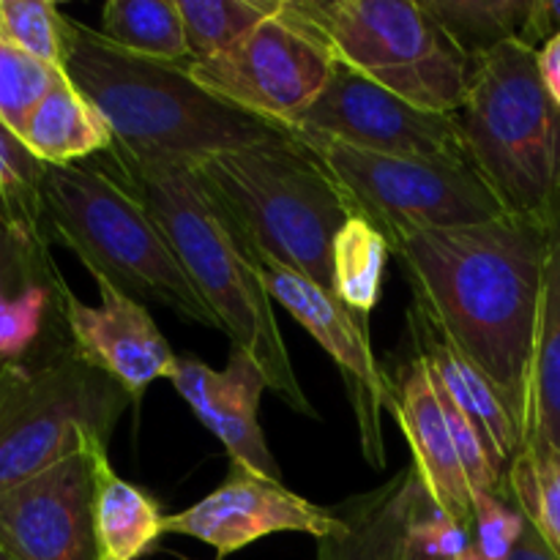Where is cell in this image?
Listing matches in <instances>:
<instances>
[{"mask_svg":"<svg viewBox=\"0 0 560 560\" xmlns=\"http://www.w3.org/2000/svg\"><path fill=\"white\" fill-rule=\"evenodd\" d=\"M60 80L63 71L0 38V120L16 137H22L33 109Z\"/></svg>","mask_w":560,"mask_h":560,"instance_id":"cell-29","label":"cell"},{"mask_svg":"<svg viewBox=\"0 0 560 560\" xmlns=\"http://www.w3.org/2000/svg\"><path fill=\"white\" fill-rule=\"evenodd\" d=\"M408 328L416 348L413 355L424 364L432 386L443 397L452 399L457 408H463V413L479 430L485 446L490 448L495 465L506 474L512 459L523 448L525 435L498 388L468 355L459 353L457 345L441 331V326L432 320L430 312L413 295H410L408 306Z\"/></svg>","mask_w":560,"mask_h":560,"instance_id":"cell-18","label":"cell"},{"mask_svg":"<svg viewBox=\"0 0 560 560\" xmlns=\"http://www.w3.org/2000/svg\"><path fill=\"white\" fill-rule=\"evenodd\" d=\"M98 33L140 58L164 63L191 60L178 0H109L102 9Z\"/></svg>","mask_w":560,"mask_h":560,"instance_id":"cell-23","label":"cell"},{"mask_svg":"<svg viewBox=\"0 0 560 560\" xmlns=\"http://www.w3.org/2000/svg\"><path fill=\"white\" fill-rule=\"evenodd\" d=\"M337 58L320 33L282 0L279 14L262 22L228 52L191 60L186 71L222 102L277 124H299L326 91Z\"/></svg>","mask_w":560,"mask_h":560,"instance_id":"cell-10","label":"cell"},{"mask_svg":"<svg viewBox=\"0 0 560 560\" xmlns=\"http://www.w3.org/2000/svg\"><path fill=\"white\" fill-rule=\"evenodd\" d=\"M60 71L107 120L113 151L131 162L197 167L219 153L273 140L284 131L208 93L186 63L126 52L71 16L63 20Z\"/></svg>","mask_w":560,"mask_h":560,"instance_id":"cell-2","label":"cell"},{"mask_svg":"<svg viewBox=\"0 0 560 560\" xmlns=\"http://www.w3.org/2000/svg\"><path fill=\"white\" fill-rule=\"evenodd\" d=\"M288 131L326 164L355 213L370 219L392 249L427 230L468 228L506 217L474 167L383 156L304 129Z\"/></svg>","mask_w":560,"mask_h":560,"instance_id":"cell-9","label":"cell"},{"mask_svg":"<svg viewBox=\"0 0 560 560\" xmlns=\"http://www.w3.org/2000/svg\"><path fill=\"white\" fill-rule=\"evenodd\" d=\"M44 167L47 164H42L27 151L22 137H16L0 120V202L27 230L47 235L42 202Z\"/></svg>","mask_w":560,"mask_h":560,"instance_id":"cell-30","label":"cell"},{"mask_svg":"<svg viewBox=\"0 0 560 560\" xmlns=\"http://www.w3.org/2000/svg\"><path fill=\"white\" fill-rule=\"evenodd\" d=\"M115 175L145 202L148 213L173 246L189 282L217 317L219 331L262 370L268 392L290 410L317 419L290 361L282 328L249 252L230 230L202 189L191 164L131 162L120 153H102Z\"/></svg>","mask_w":560,"mask_h":560,"instance_id":"cell-3","label":"cell"},{"mask_svg":"<svg viewBox=\"0 0 560 560\" xmlns=\"http://www.w3.org/2000/svg\"><path fill=\"white\" fill-rule=\"evenodd\" d=\"M162 530L202 541L213 547L217 560H224L273 534H306L323 541L342 534L345 520L337 509L317 506L282 481L233 465L222 487L195 506L164 517Z\"/></svg>","mask_w":560,"mask_h":560,"instance_id":"cell-14","label":"cell"},{"mask_svg":"<svg viewBox=\"0 0 560 560\" xmlns=\"http://www.w3.org/2000/svg\"><path fill=\"white\" fill-rule=\"evenodd\" d=\"M42 202L47 238L74 252L93 279H107L131 299L219 328L145 202L102 156L44 167Z\"/></svg>","mask_w":560,"mask_h":560,"instance_id":"cell-6","label":"cell"},{"mask_svg":"<svg viewBox=\"0 0 560 560\" xmlns=\"http://www.w3.org/2000/svg\"><path fill=\"white\" fill-rule=\"evenodd\" d=\"M63 282V273L49 255L47 235L27 230L0 202V310L58 290Z\"/></svg>","mask_w":560,"mask_h":560,"instance_id":"cell-28","label":"cell"},{"mask_svg":"<svg viewBox=\"0 0 560 560\" xmlns=\"http://www.w3.org/2000/svg\"><path fill=\"white\" fill-rule=\"evenodd\" d=\"M509 560H558V558L552 556V550L545 545V539L536 534L534 525L525 520L523 536H520V541L514 545V550H512V556H509Z\"/></svg>","mask_w":560,"mask_h":560,"instance_id":"cell-35","label":"cell"},{"mask_svg":"<svg viewBox=\"0 0 560 560\" xmlns=\"http://www.w3.org/2000/svg\"><path fill=\"white\" fill-rule=\"evenodd\" d=\"M454 118L470 167L503 213L550 222L560 206V107L541 82L536 49L506 42L476 58Z\"/></svg>","mask_w":560,"mask_h":560,"instance_id":"cell-5","label":"cell"},{"mask_svg":"<svg viewBox=\"0 0 560 560\" xmlns=\"http://www.w3.org/2000/svg\"><path fill=\"white\" fill-rule=\"evenodd\" d=\"M96 284L98 306H88L69 284L63 288L66 331L77 353L118 381L137 402L151 383L170 381L178 355L142 301L107 279H96Z\"/></svg>","mask_w":560,"mask_h":560,"instance_id":"cell-15","label":"cell"},{"mask_svg":"<svg viewBox=\"0 0 560 560\" xmlns=\"http://www.w3.org/2000/svg\"><path fill=\"white\" fill-rule=\"evenodd\" d=\"M22 142L47 167L91 162L115 145L107 120L66 80V74L33 109Z\"/></svg>","mask_w":560,"mask_h":560,"instance_id":"cell-20","label":"cell"},{"mask_svg":"<svg viewBox=\"0 0 560 560\" xmlns=\"http://www.w3.org/2000/svg\"><path fill=\"white\" fill-rule=\"evenodd\" d=\"M107 452L77 454L0 495V547L14 560H102L96 474Z\"/></svg>","mask_w":560,"mask_h":560,"instance_id":"cell-13","label":"cell"},{"mask_svg":"<svg viewBox=\"0 0 560 560\" xmlns=\"http://www.w3.org/2000/svg\"><path fill=\"white\" fill-rule=\"evenodd\" d=\"M506 490L560 560V452L539 441H525L506 470Z\"/></svg>","mask_w":560,"mask_h":560,"instance_id":"cell-26","label":"cell"},{"mask_svg":"<svg viewBox=\"0 0 560 560\" xmlns=\"http://www.w3.org/2000/svg\"><path fill=\"white\" fill-rule=\"evenodd\" d=\"M410 295L487 377L525 435L545 290L547 224L501 217L394 246Z\"/></svg>","mask_w":560,"mask_h":560,"instance_id":"cell-1","label":"cell"},{"mask_svg":"<svg viewBox=\"0 0 560 560\" xmlns=\"http://www.w3.org/2000/svg\"><path fill=\"white\" fill-rule=\"evenodd\" d=\"M131 402L71 339L0 364V495L77 454L107 452Z\"/></svg>","mask_w":560,"mask_h":560,"instance_id":"cell-7","label":"cell"},{"mask_svg":"<svg viewBox=\"0 0 560 560\" xmlns=\"http://www.w3.org/2000/svg\"><path fill=\"white\" fill-rule=\"evenodd\" d=\"M156 498L120 479L107 457L96 474V534L102 560H140L156 547L164 530Z\"/></svg>","mask_w":560,"mask_h":560,"instance_id":"cell-22","label":"cell"},{"mask_svg":"<svg viewBox=\"0 0 560 560\" xmlns=\"http://www.w3.org/2000/svg\"><path fill=\"white\" fill-rule=\"evenodd\" d=\"M178 9L191 60H206L228 52L279 14L282 0H178Z\"/></svg>","mask_w":560,"mask_h":560,"instance_id":"cell-27","label":"cell"},{"mask_svg":"<svg viewBox=\"0 0 560 560\" xmlns=\"http://www.w3.org/2000/svg\"><path fill=\"white\" fill-rule=\"evenodd\" d=\"M410 530H413V528H410ZM402 560H427V558H424V550H421L419 541L413 539V534L408 536V547H405Z\"/></svg>","mask_w":560,"mask_h":560,"instance_id":"cell-36","label":"cell"},{"mask_svg":"<svg viewBox=\"0 0 560 560\" xmlns=\"http://www.w3.org/2000/svg\"><path fill=\"white\" fill-rule=\"evenodd\" d=\"M394 419L410 446L413 468L419 470L432 506L465 528L474 530V492L459 459L457 443L448 430L438 394L424 364L410 355L394 375Z\"/></svg>","mask_w":560,"mask_h":560,"instance_id":"cell-17","label":"cell"},{"mask_svg":"<svg viewBox=\"0 0 560 560\" xmlns=\"http://www.w3.org/2000/svg\"><path fill=\"white\" fill-rule=\"evenodd\" d=\"M0 560H14V558H11V556H9V552H5V550H3V547H0Z\"/></svg>","mask_w":560,"mask_h":560,"instance_id":"cell-37","label":"cell"},{"mask_svg":"<svg viewBox=\"0 0 560 560\" xmlns=\"http://www.w3.org/2000/svg\"><path fill=\"white\" fill-rule=\"evenodd\" d=\"M170 383L191 413L219 438L230 463L262 479L284 481L257 419L268 383L249 353L233 348L228 366L219 372L189 355H178Z\"/></svg>","mask_w":560,"mask_h":560,"instance_id":"cell-16","label":"cell"},{"mask_svg":"<svg viewBox=\"0 0 560 560\" xmlns=\"http://www.w3.org/2000/svg\"><path fill=\"white\" fill-rule=\"evenodd\" d=\"M430 501L413 463L394 474L388 485L345 501L337 509L345 530L317 547V560H402L410 528Z\"/></svg>","mask_w":560,"mask_h":560,"instance_id":"cell-19","label":"cell"},{"mask_svg":"<svg viewBox=\"0 0 560 560\" xmlns=\"http://www.w3.org/2000/svg\"><path fill=\"white\" fill-rule=\"evenodd\" d=\"M525 528V517L506 495H474V547L481 560H509Z\"/></svg>","mask_w":560,"mask_h":560,"instance_id":"cell-32","label":"cell"},{"mask_svg":"<svg viewBox=\"0 0 560 560\" xmlns=\"http://www.w3.org/2000/svg\"><path fill=\"white\" fill-rule=\"evenodd\" d=\"M556 36H560V0H534L520 42L539 52Z\"/></svg>","mask_w":560,"mask_h":560,"instance_id":"cell-33","label":"cell"},{"mask_svg":"<svg viewBox=\"0 0 560 560\" xmlns=\"http://www.w3.org/2000/svg\"><path fill=\"white\" fill-rule=\"evenodd\" d=\"M202 189L246 249L334 295V241L355 213L326 164L288 129L195 167Z\"/></svg>","mask_w":560,"mask_h":560,"instance_id":"cell-4","label":"cell"},{"mask_svg":"<svg viewBox=\"0 0 560 560\" xmlns=\"http://www.w3.org/2000/svg\"><path fill=\"white\" fill-rule=\"evenodd\" d=\"M290 129H304L383 156L470 167L457 118L405 102L359 71L337 63L310 113Z\"/></svg>","mask_w":560,"mask_h":560,"instance_id":"cell-11","label":"cell"},{"mask_svg":"<svg viewBox=\"0 0 560 560\" xmlns=\"http://www.w3.org/2000/svg\"><path fill=\"white\" fill-rule=\"evenodd\" d=\"M525 441H539L560 452V206L547 222L545 290L530 366Z\"/></svg>","mask_w":560,"mask_h":560,"instance_id":"cell-21","label":"cell"},{"mask_svg":"<svg viewBox=\"0 0 560 560\" xmlns=\"http://www.w3.org/2000/svg\"><path fill=\"white\" fill-rule=\"evenodd\" d=\"M536 63H539V74L545 88L550 91V96L556 98L560 107V36L550 38L545 47L536 52Z\"/></svg>","mask_w":560,"mask_h":560,"instance_id":"cell-34","label":"cell"},{"mask_svg":"<svg viewBox=\"0 0 560 560\" xmlns=\"http://www.w3.org/2000/svg\"><path fill=\"white\" fill-rule=\"evenodd\" d=\"M320 33L337 63L424 109L454 115L470 60L421 0H288Z\"/></svg>","mask_w":560,"mask_h":560,"instance_id":"cell-8","label":"cell"},{"mask_svg":"<svg viewBox=\"0 0 560 560\" xmlns=\"http://www.w3.org/2000/svg\"><path fill=\"white\" fill-rule=\"evenodd\" d=\"M249 252L268 295L282 304L310 337L328 353L337 364L345 381L350 408H353L355 427H359V443L364 459L375 470L386 468V443H383V410L394 408V377L377 364L372 350L366 320L350 312L337 295L326 293L315 282L301 273L279 266L271 257Z\"/></svg>","mask_w":560,"mask_h":560,"instance_id":"cell-12","label":"cell"},{"mask_svg":"<svg viewBox=\"0 0 560 560\" xmlns=\"http://www.w3.org/2000/svg\"><path fill=\"white\" fill-rule=\"evenodd\" d=\"M66 14L49 0H0V38L60 69Z\"/></svg>","mask_w":560,"mask_h":560,"instance_id":"cell-31","label":"cell"},{"mask_svg":"<svg viewBox=\"0 0 560 560\" xmlns=\"http://www.w3.org/2000/svg\"><path fill=\"white\" fill-rule=\"evenodd\" d=\"M392 255L386 235L366 217L353 213L334 241V295L361 317L381 301L383 271Z\"/></svg>","mask_w":560,"mask_h":560,"instance_id":"cell-24","label":"cell"},{"mask_svg":"<svg viewBox=\"0 0 560 560\" xmlns=\"http://www.w3.org/2000/svg\"><path fill=\"white\" fill-rule=\"evenodd\" d=\"M534 0H421L427 14L474 63L506 42H520Z\"/></svg>","mask_w":560,"mask_h":560,"instance_id":"cell-25","label":"cell"}]
</instances>
